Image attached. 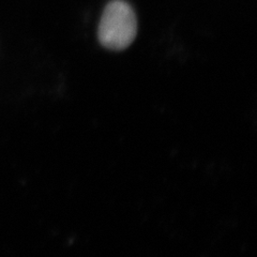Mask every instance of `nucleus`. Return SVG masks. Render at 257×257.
<instances>
[{
	"label": "nucleus",
	"instance_id": "f257e3e1",
	"mask_svg": "<svg viewBox=\"0 0 257 257\" xmlns=\"http://www.w3.org/2000/svg\"><path fill=\"white\" fill-rule=\"evenodd\" d=\"M138 34V21L130 5L122 0L110 2L103 12L98 37L101 44L112 51L130 46Z\"/></svg>",
	"mask_w": 257,
	"mask_h": 257
}]
</instances>
